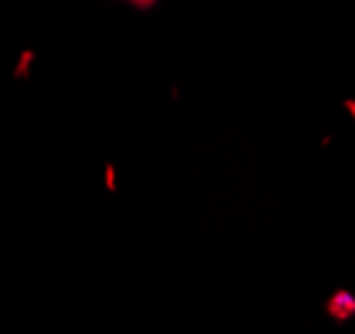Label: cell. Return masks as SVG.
Wrapping results in <instances>:
<instances>
[{
  "label": "cell",
  "mask_w": 355,
  "mask_h": 334,
  "mask_svg": "<svg viewBox=\"0 0 355 334\" xmlns=\"http://www.w3.org/2000/svg\"><path fill=\"white\" fill-rule=\"evenodd\" d=\"M123 3H131V6H137V8H153L158 0H123Z\"/></svg>",
  "instance_id": "1"
}]
</instances>
